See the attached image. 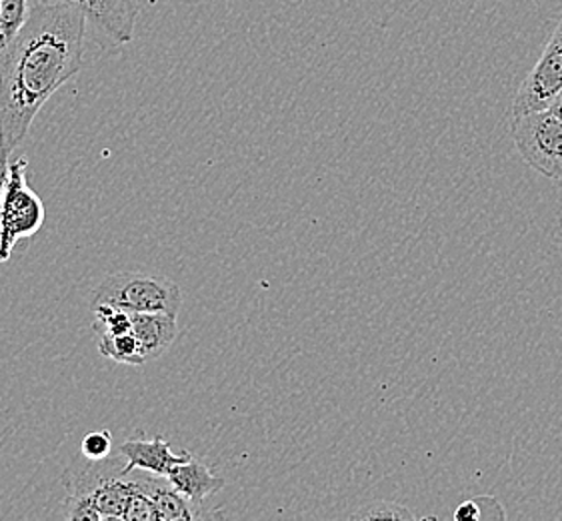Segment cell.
Returning a JSON list of instances; mask_svg holds the SVG:
<instances>
[{
	"mask_svg": "<svg viewBox=\"0 0 562 521\" xmlns=\"http://www.w3.org/2000/svg\"><path fill=\"white\" fill-rule=\"evenodd\" d=\"M29 160L12 155L0 187V265L11 259L16 243L31 239L45 225L43 199L26 179Z\"/></svg>",
	"mask_w": 562,
	"mask_h": 521,
	"instance_id": "2",
	"label": "cell"
},
{
	"mask_svg": "<svg viewBox=\"0 0 562 521\" xmlns=\"http://www.w3.org/2000/svg\"><path fill=\"white\" fill-rule=\"evenodd\" d=\"M131 333L138 341L145 362H155L169 352L172 341L177 340V318L131 311Z\"/></svg>",
	"mask_w": 562,
	"mask_h": 521,
	"instance_id": "9",
	"label": "cell"
},
{
	"mask_svg": "<svg viewBox=\"0 0 562 521\" xmlns=\"http://www.w3.org/2000/svg\"><path fill=\"white\" fill-rule=\"evenodd\" d=\"M65 518L75 521H102L101 513L92 506L87 494L70 491L65 501Z\"/></svg>",
	"mask_w": 562,
	"mask_h": 521,
	"instance_id": "16",
	"label": "cell"
},
{
	"mask_svg": "<svg viewBox=\"0 0 562 521\" xmlns=\"http://www.w3.org/2000/svg\"><path fill=\"white\" fill-rule=\"evenodd\" d=\"M123 521H160L157 508H155V501L148 498L143 489L138 488V484H136L133 498H131L128 506H126Z\"/></svg>",
	"mask_w": 562,
	"mask_h": 521,
	"instance_id": "15",
	"label": "cell"
},
{
	"mask_svg": "<svg viewBox=\"0 0 562 521\" xmlns=\"http://www.w3.org/2000/svg\"><path fill=\"white\" fill-rule=\"evenodd\" d=\"M350 520H415V513L406 506L393 503V501H374L364 510L357 511L350 516Z\"/></svg>",
	"mask_w": 562,
	"mask_h": 521,
	"instance_id": "13",
	"label": "cell"
},
{
	"mask_svg": "<svg viewBox=\"0 0 562 521\" xmlns=\"http://www.w3.org/2000/svg\"><path fill=\"white\" fill-rule=\"evenodd\" d=\"M513 138L532 169L562 182V121L551 109L513 119Z\"/></svg>",
	"mask_w": 562,
	"mask_h": 521,
	"instance_id": "4",
	"label": "cell"
},
{
	"mask_svg": "<svg viewBox=\"0 0 562 521\" xmlns=\"http://www.w3.org/2000/svg\"><path fill=\"white\" fill-rule=\"evenodd\" d=\"M92 303H109L136 313H165L179 318L182 293L165 275L123 271L106 275L92 291Z\"/></svg>",
	"mask_w": 562,
	"mask_h": 521,
	"instance_id": "3",
	"label": "cell"
},
{
	"mask_svg": "<svg viewBox=\"0 0 562 521\" xmlns=\"http://www.w3.org/2000/svg\"><path fill=\"white\" fill-rule=\"evenodd\" d=\"M167 479H169L170 486L177 489L180 496L189 499L194 508H201L204 499L223 491L226 486L223 477L214 476L213 469L209 465L194 459L192 455H189L184 462L175 465Z\"/></svg>",
	"mask_w": 562,
	"mask_h": 521,
	"instance_id": "8",
	"label": "cell"
},
{
	"mask_svg": "<svg viewBox=\"0 0 562 521\" xmlns=\"http://www.w3.org/2000/svg\"><path fill=\"white\" fill-rule=\"evenodd\" d=\"M549 109H551L552 113L557 114V117H559V119L562 121V91L561 95H559V97L552 101V104L549 107Z\"/></svg>",
	"mask_w": 562,
	"mask_h": 521,
	"instance_id": "18",
	"label": "cell"
},
{
	"mask_svg": "<svg viewBox=\"0 0 562 521\" xmlns=\"http://www.w3.org/2000/svg\"><path fill=\"white\" fill-rule=\"evenodd\" d=\"M87 16L57 2L36 0L21 31L0 53V163L9 165L36 114L72 79L85 57Z\"/></svg>",
	"mask_w": 562,
	"mask_h": 521,
	"instance_id": "1",
	"label": "cell"
},
{
	"mask_svg": "<svg viewBox=\"0 0 562 521\" xmlns=\"http://www.w3.org/2000/svg\"><path fill=\"white\" fill-rule=\"evenodd\" d=\"M29 0H0V31L7 38H12L21 31L24 21L29 19Z\"/></svg>",
	"mask_w": 562,
	"mask_h": 521,
	"instance_id": "12",
	"label": "cell"
},
{
	"mask_svg": "<svg viewBox=\"0 0 562 521\" xmlns=\"http://www.w3.org/2000/svg\"><path fill=\"white\" fill-rule=\"evenodd\" d=\"M562 91V16L549 43L544 46L539 63L532 67L527 79L518 87L513 101V119L522 114L544 111Z\"/></svg>",
	"mask_w": 562,
	"mask_h": 521,
	"instance_id": "5",
	"label": "cell"
},
{
	"mask_svg": "<svg viewBox=\"0 0 562 521\" xmlns=\"http://www.w3.org/2000/svg\"><path fill=\"white\" fill-rule=\"evenodd\" d=\"M82 12L114 43H131L135 36L138 7L133 0H57Z\"/></svg>",
	"mask_w": 562,
	"mask_h": 521,
	"instance_id": "6",
	"label": "cell"
},
{
	"mask_svg": "<svg viewBox=\"0 0 562 521\" xmlns=\"http://www.w3.org/2000/svg\"><path fill=\"white\" fill-rule=\"evenodd\" d=\"M138 488L155 501L160 521H192L199 516L192 511V503L184 496H180L177 489L170 486L167 477L148 476L135 477Z\"/></svg>",
	"mask_w": 562,
	"mask_h": 521,
	"instance_id": "10",
	"label": "cell"
},
{
	"mask_svg": "<svg viewBox=\"0 0 562 521\" xmlns=\"http://www.w3.org/2000/svg\"><path fill=\"white\" fill-rule=\"evenodd\" d=\"M454 518L459 521H479L483 520V510L479 506V499H471V501H464L461 503L457 511H454Z\"/></svg>",
	"mask_w": 562,
	"mask_h": 521,
	"instance_id": "17",
	"label": "cell"
},
{
	"mask_svg": "<svg viewBox=\"0 0 562 521\" xmlns=\"http://www.w3.org/2000/svg\"><path fill=\"white\" fill-rule=\"evenodd\" d=\"M111 452H113V433L109 430L92 431L80 443V454L92 464L106 462Z\"/></svg>",
	"mask_w": 562,
	"mask_h": 521,
	"instance_id": "14",
	"label": "cell"
},
{
	"mask_svg": "<svg viewBox=\"0 0 562 521\" xmlns=\"http://www.w3.org/2000/svg\"><path fill=\"white\" fill-rule=\"evenodd\" d=\"M4 170H7V167H2V163H0V187H2V179H4Z\"/></svg>",
	"mask_w": 562,
	"mask_h": 521,
	"instance_id": "19",
	"label": "cell"
},
{
	"mask_svg": "<svg viewBox=\"0 0 562 521\" xmlns=\"http://www.w3.org/2000/svg\"><path fill=\"white\" fill-rule=\"evenodd\" d=\"M119 454L126 459V465L121 467V474L128 476L133 472H147L155 476L167 477L175 465L184 462L189 452L175 454L170 450L169 442L157 435L155 440H128L119 447Z\"/></svg>",
	"mask_w": 562,
	"mask_h": 521,
	"instance_id": "7",
	"label": "cell"
},
{
	"mask_svg": "<svg viewBox=\"0 0 562 521\" xmlns=\"http://www.w3.org/2000/svg\"><path fill=\"white\" fill-rule=\"evenodd\" d=\"M99 353L111 362L124 363V365L140 367L147 363L133 333H123V335L101 333L99 335Z\"/></svg>",
	"mask_w": 562,
	"mask_h": 521,
	"instance_id": "11",
	"label": "cell"
}]
</instances>
